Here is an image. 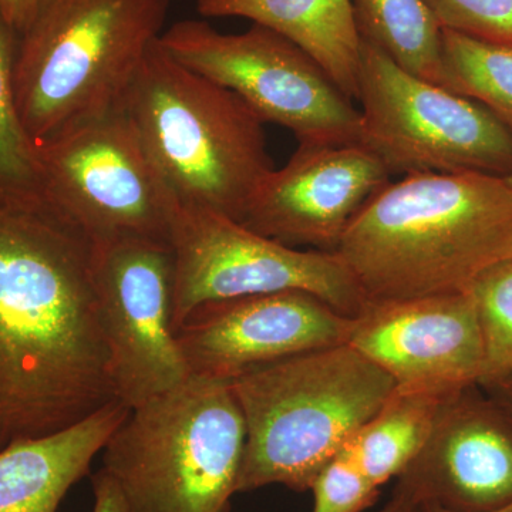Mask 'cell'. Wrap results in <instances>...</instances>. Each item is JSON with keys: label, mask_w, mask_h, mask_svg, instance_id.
Masks as SVG:
<instances>
[{"label": "cell", "mask_w": 512, "mask_h": 512, "mask_svg": "<svg viewBox=\"0 0 512 512\" xmlns=\"http://www.w3.org/2000/svg\"><path fill=\"white\" fill-rule=\"evenodd\" d=\"M114 400L92 239L45 201L0 205V450Z\"/></svg>", "instance_id": "1"}, {"label": "cell", "mask_w": 512, "mask_h": 512, "mask_svg": "<svg viewBox=\"0 0 512 512\" xmlns=\"http://www.w3.org/2000/svg\"><path fill=\"white\" fill-rule=\"evenodd\" d=\"M336 254L366 301L467 291L512 256V188L480 173H419L384 185Z\"/></svg>", "instance_id": "2"}, {"label": "cell", "mask_w": 512, "mask_h": 512, "mask_svg": "<svg viewBox=\"0 0 512 512\" xmlns=\"http://www.w3.org/2000/svg\"><path fill=\"white\" fill-rule=\"evenodd\" d=\"M121 106L178 207L242 221L275 168L265 123L241 97L178 63L157 40Z\"/></svg>", "instance_id": "3"}, {"label": "cell", "mask_w": 512, "mask_h": 512, "mask_svg": "<svg viewBox=\"0 0 512 512\" xmlns=\"http://www.w3.org/2000/svg\"><path fill=\"white\" fill-rule=\"evenodd\" d=\"M229 384L247 429L237 493L272 484L311 490L396 387L349 343L286 357Z\"/></svg>", "instance_id": "4"}, {"label": "cell", "mask_w": 512, "mask_h": 512, "mask_svg": "<svg viewBox=\"0 0 512 512\" xmlns=\"http://www.w3.org/2000/svg\"><path fill=\"white\" fill-rule=\"evenodd\" d=\"M171 0H46L19 36L16 104L33 147L120 106Z\"/></svg>", "instance_id": "5"}, {"label": "cell", "mask_w": 512, "mask_h": 512, "mask_svg": "<svg viewBox=\"0 0 512 512\" xmlns=\"http://www.w3.org/2000/svg\"><path fill=\"white\" fill-rule=\"evenodd\" d=\"M245 440L231 384L190 376L130 410L103 470L133 512H228Z\"/></svg>", "instance_id": "6"}, {"label": "cell", "mask_w": 512, "mask_h": 512, "mask_svg": "<svg viewBox=\"0 0 512 512\" xmlns=\"http://www.w3.org/2000/svg\"><path fill=\"white\" fill-rule=\"evenodd\" d=\"M360 144L390 175L512 171V131L483 104L406 72L363 42Z\"/></svg>", "instance_id": "7"}, {"label": "cell", "mask_w": 512, "mask_h": 512, "mask_svg": "<svg viewBox=\"0 0 512 512\" xmlns=\"http://www.w3.org/2000/svg\"><path fill=\"white\" fill-rule=\"evenodd\" d=\"M35 158L43 201L93 242H170L177 201L121 104L37 144Z\"/></svg>", "instance_id": "8"}, {"label": "cell", "mask_w": 512, "mask_h": 512, "mask_svg": "<svg viewBox=\"0 0 512 512\" xmlns=\"http://www.w3.org/2000/svg\"><path fill=\"white\" fill-rule=\"evenodd\" d=\"M178 63L241 97L264 123L301 144H360L362 116L322 66L288 37L262 25L228 35L181 20L158 39Z\"/></svg>", "instance_id": "9"}, {"label": "cell", "mask_w": 512, "mask_h": 512, "mask_svg": "<svg viewBox=\"0 0 512 512\" xmlns=\"http://www.w3.org/2000/svg\"><path fill=\"white\" fill-rule=\"evenodd\" d=\"M170 244L174 330L202 303L242 296L308 292L350 318L366 303L336 252L299 251L215 212L178 207Z\"/></svg>", "instance_id": "10"}, {"label": "cell", "mask_w": 512, "mask_h": 512, "mask_svg": "<svg viewBox=\"0 0 512 512\" xmlns=\"http://www.w3.org/2000/svg\"><path fill=\"white\" fill-rule=\"evenodd\" d=\"M175 259L168 241L93 242V281L114 394L128 409L190 377L173 328Z\"/></svg>", "instance_id": "11"}, {"label": "cell", "mask_w": 512, "mask_h": 512, "mask_svg": "<svg viewBox=\"0 0 512 512\" xmlns=\"http://www.w3.org/2000/svg\"><path fill=\"white\" fill-rule=\"evenodd\" d=\"M353 318L302 291L202 303L175 328L190 376L231 383L286 357L348 343Z\"/></svg>", "instance_id": "12"}, {"label": "cell", "mask_w": 512, "mask_h": 512, "mask_svg": "<svg viewBox=\"0 0 512 512\" xmlns=\"http://www.w3.org/2000/svg\"><path fill=\"white\" fill-rule=\"evenodd\" d=\"M348 343L400 390L450 396L483 376V333L470 289L366 301Z\"/></svg>", "instance_id": "13"}, {"label": "cell", "mask_w": 512, "mask_h": 512, "mask_svg": "<svg viewBox=\"0 0 512 512\" xmlns=\"http://www.w3.org/2000/svg\"><path fill=\"white\" fill-rule=\"evenodd\" d=\"M390 183L362 144H301L255 192L241 224L295 247L335 252L366 202Z\"/></svg>", "instance_id": "14"}, {"label": "cell", "mask_w": 512, "mask_h": 512, "mask_svg": "<svg viewBox=\"0 0 512 512\" xmlns=\"http://www.w3.org/2000/svg\"><path fill=\"white\" fill-rule=\"evenodd\" d=\"M396 490L458 512L512 504V420L478 384L451 394Z\"/></svg>", "instance_id": "15"}, {"label": "cell", "mask_w": 512, "mask_h": 512, "mask_svg": "<svg viewBox=\"0 0 512 512\" xmlns=\"http://www.w3.org/2000/svg\"><path fill=\"white\" fill-rule=\"evenodd\" d=\"M128 413L126 404L114 400L67 429L2 448L0 512H57Z\"/></svg>", "instance_id": "16"}, {"label": "cell", "mask_w": 512, "mask_h": 512, "mask_svg": "<svg viewBox=\"0 0 512 512\" xmlns=\"http://www.w3.org/2000/svg\"><path fill=\"white\" fill-rule=\"evenodd\" d=\"M197 10L205 18H244L281 33L357 99L362 40L350 0H197Z\"/></svg>", "instance_id": "17"}, {"label": "cell", "mask_w": 512, "mask_h": 512, "mask_svg": "<svg viewBox=\"0 0 512 512\" xmlns=\"http://www.w3.org/2000/svg\"><path fill=\"white\" fill-rule=\"evenodd\" d=\"M447 397L394 387L375 416L350 441L357 466L370 483L380 490L406 470L429 440Z\"/></svg>", "instance_id": "18"}, {"label": "cell", "mask_w": 512, "mask_h": 512, "mask_svg": "<svg viewBox=\"0 0 512 512\" xmlns=\"http://www.w3.org/2000/svg\"><path fill=\"white\" fill-rule=\"evenodd\" d=\"M360 40L443 87V28L424 0H350Z\"/></svg>", "instance_id": "19"}, {"label": "cell", "mask_w": 512, "mask_h": 512, "mask_svg": "<svg viewBox=\"0 0 512 512\" xmlns=\"http://www.w3.org/2000/svg\"><path fill=\"white\" fill-rule=\"evenodd\" d=\"M443 87L478 101L512 131V43L443 29Z\"/></svg>", "instance_id": "20"}, {"label": "cell", "mask_w": 512, "mask_h": 512, "mask_svg": "<svg viewBox=\"0 0 512 512\" xmlns=\"http://www.w3.org/2000/svg\"><path fill=\"white\" fill-rule=\"evenodd\" d=\"M19 36L0 10V205L43 202L35 147L20 121L15 94Z\"/></svg>", "instance_id": "21"}, {"label": "cell", "mask_w": 512, "mask_h": 512, "mask_svg": "<svg viewBox=\"0 0 512 512\" xmlns=\"http://www.w3.org/2000/svg\"><path fill=\"white\" fill-rule=\"evenodd\" d=\"M468 289L483 333L481 386L512 375V256L485 269Z\"/></svg>", "instance_id": "22"}, {"label": "cell", "mask_w": 512, "mask_h": 512, "mask_svg": "<svg viewBox=\"0 0 512 512\" xmlns=\"http://www.w3.org/2000/svg\"><path fill=\"white\" fill-rule=\"evenodd\" d=\"M311 491L315 497L312 512H362L380 493L357 466L350 443L323 468Z\"/></svg>", "instance_id": "23"}, {"label": "cell", "mask_w": 512, "mask_h": 512, "mask_svg": "<svg viewBox=\"0 0 512 512\" xmlns=\"http://www.w3.org/2000/svg\"><path fill=\"white\" fill-rule=\"evenodd\" d=\"M441 28L512 43V0H424Z\"/></svg>", "instance_id": "24"}, {"label": "cell", "mask_w": 512, "mask_h": 512, "mask_svg": "<svg viewBox=\"0 0 512 512\" xmlns=\"http://www.w3.org/2000/svg\"><path fill=\"white\" fill-rule=\"evenodd\" d=\"M94 510L93 512H133L119 485L101 468L93 476Z\"/></svg>", "instance_id": "25"}, {"label": "cell", "mask_w": 512, "mask_h": 512, "mask_svg": "<svg viewBox=\"0 0 512 512\" xmlns=\"http://www.w3.org/2000/svg\"><path fill=\"white\" fill-rule=\"evenodd\" d=\"M46 0H0V10L13 30L22 35Z\"/></svg>", "instance_id": "26"}, {"label": "cell", "mask_w": 512, "mask_h": 512, "mask_svg": "<svg viewBox=\"0 0 512 512\" xmlns=\"http://www.w3.org/2000/svg\"><path fill=\"white\" fill-rule=\"evenodd\" d=\"M480 387L512 420V375L495 382L481 384Z\"/></svg>", "instance_id": "27"}, {"label": "cell", "mask_w": 512, "mask_h": 512, "mask_svg": "<svg viewBox=\"0 0 512 512\" xmlns=\"http://www.w3.org/2000/svg\"><path fill=\"white\" fill-rule=\"evenodd\" d=\"M377 512H420V504L414 501L412 497H409V495L394 488V493L389 503Z\"/></svg>", "instance_id": "28"}, {"label": "cell", "mask_w": 512, "mask_h": 512, "mask_svg": "<svg viewBox=\"0 0 512 512\" xmlns=\"http://www.w3.org/2000/svg\"><path fill=\"white\" fill-rule=\"evenodd\" d=\"M420 512H458V511L448 510V508L441 507V505H439V504L423 503V504H420ZM487 512H512V504L505 505V507L498 508V510L487 511Z\"/></svg>", "instance_id": "29"}, {"label": "cell", "mask_w": 512, "mask_h": 512, "mask_svg": "<svg viewBox=\"0 0 512 512\" xmlns=\"http://www.w3.org/2000/svg\"><path fill=\"white\" fill-rule=\"evenodd\" d=\"M504 180H505V183L510 185V187L512 188V171L510 174L507 175V177H504Z\"/></svg>", "instance_id": "30"}]
</instances>
